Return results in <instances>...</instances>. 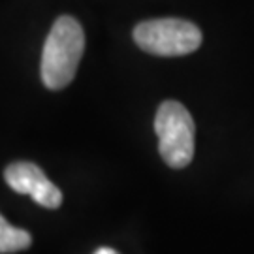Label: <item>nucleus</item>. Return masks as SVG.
Here are the masks:
<instances>
[{
  "mask_svg": "<svg viewBox=\"0 0 254 254\" xmlns=\"http://www.w3.org/2000/svg\"><path fill=\"white\" fill-rule=\"evenodd\" d=\"M85 51V32L77 19L61 15L47 34L42 53V81L51 91H61L75 77Z\"/></svg>",
  "mask_w": 254,
  "mask_h": 254,
  "instance_id": "1",
  "label": "nucleus"
},
{
  "mask_svg": "<svg viewBox=\"0 0 254 254\" xmlns=\"http://www.w3.org/2000/svg\"><path fill=\"white\" fill-rule=\"evenodd\" d=\"M158 151L162 160L173 170H183L194 158L196 127L189 109L175 100L162 102L154 117Z\"/></svg>",
  "mask_w": 254,
  "mask_h": 254,
  "instance_id": "2",
  "label": "nucleus"
},
{
  "mask_svg": "<svg viewBox=\"0 0 254 254\" xmlns=\"http://www.w3.org/2000/svg\"><path fill=\"white\" fill-rule=\"evenodd\" d=\"M134 42L149 55L183 57L201 46V30L185 19H149L134 28Z\"/></svg>",
  "mask_w": 254,
  "mask_h": 254,
  "instance_id": "3",
  "label": "nucleus"
},
{
  "mask_svg": "<svg viewBox=\"0 0 254 254\" xmlns=\"http://www.w3.org/2000/svg\"><path fill=\"white\" fill-rule=\"evenodd\" d=\"M4 179L11 190L28 194L32 200L47 209H57L63 203V192L46 177V173L32 162H13L4 172Z\"/></svg>",
  "mask_w": 254,
  "mask_h": 254,
  "instance_id": "4",
  "label": "nucleus"
},
{
  "mask_svg": "<svg viewBox=\"0 0 254 254\" xmlns=\"http://www.w3.org/2000/svg\"><path fill=\"white\" fill-rule=\"evenodd\" d=\"M32 243V237L27 230L11 226L8 220L0 222V253L9 254V253H19L25 251Z\"/></svg>",
  "mask_w": 254,
  "mask_h": 254,
  "instance_id": "5",
  "label": "nucleus"
},
{
  "mask_svg": "<svg viewBox=\"0 0 254 254\" xmlns=\"http://www.w3.org/2000/svg\"><path fill=\"white\" fill-rule=\"evenodd\" d=\"M94 254H117L113 249H100V251H96Z\"/></svg>",
  "mask_w": 254,
  "mask_h": 254,
  "instance_id": "6",
  "label": "nucleus"
},
{
  "mask_svg": "<svg viewBox=\"0 0 254 254\" xmlns=\"http://www.w3.org/2000/svg\"><path fill=\"white\" fill-rule=\"evenodd\" d=\"M4 220H6V218H4L2 215H0V222H4Z\"/></svg>",
  "mask_w": 254,
  "mask_h": 254,
  "instance_id": "7",
  "label": "nucleus"
}]
</instances>
